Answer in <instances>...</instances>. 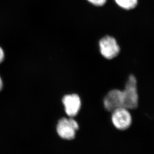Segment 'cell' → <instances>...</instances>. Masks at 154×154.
<instances>
[{
    "label": "cell",
    "mask_w": 154,
    "mask_h": 154,
    "mask_svg": "<svg viewBox=\"0 0 154 154\" xmlns=\"http://www.w3.org/2000/svg\"><path fill=\"white\" fill-rule=\"evenodd\" d=\"M122 90L123 107L133 110L139 104V94L138 80L134 74H130L127 79Z\"/></svg>",
    "instance_id": "cell-1"
},
{
    "label": "cell",
    "mask_w": 154,
    "mask_h": 154,
    "mask_svg": "<svg viewBox=\"0 0 154 154\" xmlns=\"http://www.w3.org/2000/svg\"><path fill=\"white\" fill-rule=\"evenodd\" d=\"M111 113L112 124L118 131H127L132 126L133 118L130 109L122 106L111 112Z\"/></svg>",
    "instance_id": "cell-2"
},
{
    "label": "cell",
    "mask_w": 154,
    "mask_h": 154,
    "mask_svg": "<svg viewBox=\"0 0 154 154\" xmlns=\"http://www.w3.org/2000/svg\"><path fill=\"white\" fill-rule=\"evenodd\" d=\"M79 129V125L73 117H63L58 122L56 126L57 134L60 138L66 140H71L75 138Z\"/></svg>",
    "instance_id": "cell-3"
},
{
    "label": "cell",
    "mask_w": 154,
    "mask_h": 154,
    "mask_svg": "<svg viewBox=\"0 0 154 154\" xmlns=\"http://www.w3.org/2000/svg\"><path fill=\"white\" fill-rule=\"evenodd\" d=\"M99 48L101 54L107 60L116 58L120 52V48L117 41L110 35H106L101 38Z\"/></svg>",
    "instance_id": "cell-4"
},
{
    "label": "cell",
    "mask_w": 154,
    "mask_h": 154,
    "mask_svg": "<svg viewBox=\"0 0 154 154\" xmlns=\"http://www.w3.org/2000/svg\"><path fill=\"white\" fill-rule=\"evenodd\" d=\"M103 104L105 110L110 113L123 106L122 89L114 88L109 90L104 97Z\"/></svg>",
    "instance_id": "cell-5"
},
{
    "label": "cell",
    "mask_w": 154,
    "mask_h": 154,
    "mask_svg": "<svg viewBox=\"0 0 154 154\" xmlns=\"http://www.w3.org/2000/svg\"><path fill=\"white\" fill-rule=\"evenodd\" d=\"M62 103L66 114L70 117L74 118L76 116L81 108V99L76 93L64 95L62 98Z\"/></svg>",
    "instance_id": "cell-6"
},
{
    "label": "cell",
    "mask_w": 154,
    "mask_h": 154,
    "mask_svg": "<svg viewBox=\"0 0 154 154\" xmlns=\"http://www.w3.org/2000/svg\"><path fill=\"white\" fill-rule=\"evenodd\" d=\"M115 3L120 7L126 10H132L137 6L138 0H114Z\"/></svg>",
    "instance_id": "cell-7"
},
{
    "label": "cell",
    "mask_w": 154,
    "mask_h": 154,
    "mask_svg": "<svg viewBox=\"0 0 154 154\" xmlns=\"http://www.w3.org/2000/svg\"><path fill=\"white\" fill-rule=\"evenodd\" d=\"M89 3L96 7H102L106 3L107 0H87Z\"/></svg>",
    "instance_id": "cell-8"
},
{
    "label": "cell",
    "mask_w": 154,
    "mask_h": 154,
    "mask_svg": "<svg viewBox=\"0 0 154 154\" xmlns=\"http://www.w3.org/2000/svg\"><path fill=\"white\" fill-rule=\"evenodd\" d=\"M6 57V54L4 48L0 45V64L4 62Z\"/></svg>",
    "instance_id": "cell-9"
},
{
    "label": "cell",
    "mask_w": 154,
    "mask_h": 154,
    "mask_svg": "<svg viewBox=\"0 0 154 154\" xmlns=\"http://www.w3.org/2000/svg\"><path fill=\"white\" fill-rule=\"evenodd\" d=\"M3 86H4V84H3V79H2L1 76H0V91H1L2 90Z\"/></svg>",
    "instance_id": "cell-10"
}]
</instances>
